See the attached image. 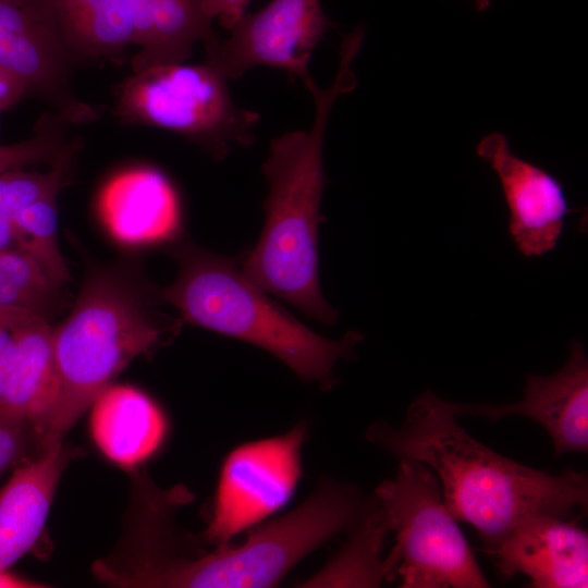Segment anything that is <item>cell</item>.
I'll return each mask as SVG.
<instances>
[{
    "label": "cell",
    "instance_id": "3",
    "mask_svg": "<svg viewBox=\"0 0 588 588\" xmlns=\"http://www.w3.org/2000/svg\"><path fill=\"white\" fill-rule=\"evenodd\" d=\"M150 284L125 267L94 268L66 319L52 329L58 394L46 443L63 441L97 396L173 329Z\"/></svg>",
    "mask_w": 588,
    "mask_h": 588
},
{
    "label": "cell",
    "instance_id": "17",
    "mask_svg": "<svg viewBox=\"0 0 588 588\" xmlns=\"http://www.w3.org/2000/svg\"><path fill=\"white\" fill-rule=\"evenodd\" d=\"M52 329L37 318L12 330L15 352L0 400V417L27 421L46 446L58 394Z\"/></svg>",
    "mask_w": 588,
    "mask_h": 588
},
{
    "label": "cell",
    "instance_id": "19",
    "mask_svg": "<svg viewBox=\"0 0 588 588\" xmlns=\"http://www.w3.org/2000/svg\"><path fill=\"white\" fill-rule=\"evenodd\" d=\"M72 54L119 58L136 45L126 0H49Z\"/></svg>",
    "mask_w": 588,
    "mask_h": 588
},
{
    "label": "cell",
    "instance_id": "11",
    "mask_svg": "<svg viewBox=\"0 0 588 588\" xmlns=\"http://www.w3.org/2000/svg\"><path fill=\"white\" fill-rule=\"evenodd\" d=\"M476 152L499 176L510 210V233L519 252L531 257L555 248L564 218L573 211L560 181L514 155L499 132L485 136Z\"/></svg>",
    "mask_w": 588,
    "mask_h": 588
},
{
    "label": "cell",
    "instance_id": "15",
    "mask_svg": "<svg viewBox=\"0 0 588 588\" xmlns=\"http://www.w3.org/2000/svg\"><path fill=\"white\" fill-rule=\"evenodd\" d=\"M63 441H52L22 463L0 491V568H10L39 539L68 463Z\"/></svg>",
    "mask_w": 588,
    "mask_h": 588
},
{
    "label": "cell",
    "instance_id": "10",
    "mask_svg": "<svg viewBox=\"0 0 588 588\" xmlns=\"http://www.w3.org/2000/svg\"><path fill=\"white\" fill-rule=\"evenodd\" d=\"M331 26L320 0H271L257 12H245L226 39L206 49V60L230 78L255 66L282 69L309 89L315 84L309 60Z\"/></svg>",
    "mask_w": 588,
    "mask_h": 588
},
{
    "label": "cell",
    "instance_id": "24",
    "mask_svg": "<svg viewBox=\"0 0 588 588\" xmlns=\"http://www.w3.org/2000/svg\"><path fill=\"white\" fill-rule=\"evenodd\" d=\"M68 125L58 113L44 114L32 138L0 146V173L32 164L56 162L71 144L65 139Z\"/></svg>",
    "mask_w": 588,
    "mask_h": 588
},
{
    "label": "cell",
    "instance_id": "32",
    "mask_svg": "<svg viewBox=\"0 0 588 588\" xmlns=\"http://www.w3.org/2000/svg\"><path fill=\"white\" fill-rule=\"evenodd\" d=\"M491 1L492 0H474V4L476 9L481 12V11L487 10L490 7Z\"/></svg>",
    "mask_w": 588,
    "mask_h": 588
},
{
    "label": "cell",
    "instance_id": "20",
    "mask_svg": "<svg viewBox=\"0 0 588 588\" xmlns=\"http://www.w3.org/2000/svg\"><path fill=\"white\" fill-rule=\"evenodd\" d=\"M358 523L346 548L304 586H380L384 579L380 552L389 528L377 501Z\"/></svg>",
    "mask_w": 588,
    "mask_h": 588
},
{
    "label": "cell",
    "instance_id": "8",
    "mask_svg": "<svg viewBox=\"0 0 588 588\" xmlns=\"http://www.w3.org/2000/svg\"><path fill=\"white\" fill-rule=\"evenodd\" d=\"M304 422L282 436L235 448L224 460L205 540L222 546L282 509L302 476Z\"/></svg>",
    "mask_w": 588,
    "mask_h": 588
},
{
    "label": "cell",
    "instance_id": "2",
    "mask_svg": "<svg viewBox=\"0 0 588 588\" xmlns=\"http://www.w3.org/2000/svg\"><path fill=\"white\" fill-rule=\"evenodd\" d=\"M362 45L359 34L345 35L333 83L326 89L317 84L309 89L316 107L313 126L271 140L262 166L269 183L265 226L240 266L244 275L266 293L328 324L336 321L338 313L322 296L318 279L320 204L327 182L322 147L332 106L339 96L356 86L351 63Z\"/></svg>",
    "mask_w": 588,
    "mask_h": 588
},
{
    "label": "cell",
    "instance_id": "23",
    "mask_svg": "<svg viewBox=\"0 0 588 588\" xmlns=\"http://www.w3.org/2000/svg\"><path fill=\"white\" fill-rule=\"evenodd\" d=\"M76 147V143H71L62 156L51 164L49 172L16 169L0 173V215L13 218L35 201L58 195L65 185V174Z\"/></svg>",
    "mask_w": 588,
    "mask_h": 588
},
{
    "label": "cell",
    "instance_id": "1",
    "mask_svg": "<svg viewBox=\"0 0 588 588\" xmlns=\"http://www.w3.org/2000/svg\"><path fill=\"white\" fill-rule=\"evenodd\" d=\"M366 436L394 456L431 468L453 517L474 526L486 548L527 515L564 518L575 509L587 510L585 474L554 476L493 452L457 424L449 401L431 391L411 403L401 428L378 422Z\"/></svg>",
    "mask_w": 588,
    "mask_h": 588
},
{
    "label": "cell",
    "instance_id": "9",
    "mask_svg": "<svg viewBox=\"0 0 588 588\" xmlns=\"http://www.w3.org/2000/svg\"><path fill=\"white\" fill-rule=\"evenodd\" d=\"M73 59L49 0H0V65L69 124L87 123L99 111L75 96Z\"/></svg>",
    "mask_w": 588,
    "mask_h": 588
},
{
    "label": "cell",
    "instance_id": "18",
    "mask_svg": "<svg viewBox=\"0 0 588 588\" xmlns=\"http://www.w3.org/2000/svg\"><path fill=\"white\" fill-rule=\"evenodd\" d=\"M140 50L131 60L133 73L161 64L183 63L195 42L205 49L219 41L198 0H126Z\"/></svg>",
    "mask_w": 588,
    "mask_h": 588
},
{
    "label": "cell",
    "instance_id": "14",
    "mask_svg": "<svg viewBox=\"0 0 588 588\" xmlns=\"http://www.w3.org/2000/svg\"><path fill=\"white\" fill-rule=\"evenodd\" d=\"M97 210L110 236L126 246L170 241L181 226L176 189L150 166L127 168L108 179L99 191Z\"/></svg>",
    "mask_w": 588,
    "mask_h": 588
},
{
    "label": "cell",
    "instance_id": "29",
    "mask_svg": "<svg viewBox=\"0 0 588 588\" xmlns=\"http://www.w3.org/2000/svg\"><path fill=\"white\" fill-rule=\"evenodd\" d=\"M15 352V340L11 330L0 327V400Z\"/></svg>",
    "mask_w": 588,
    "mask_h": 588
},
{
    "label": "cell",
    "instance_id": "22",
    "mask_svg": "<svg viewBox=\"0 0 588 588\" xmlns=\"http://www.w3.org/2000/svg\"><path fill=\"white\" fill-rule=\"evenodd\" d=\"M57 197L50 195L35 201L17 212L13 220L27 237L28 255L53 284L62 287L71 275L58 246Z\"/></svg>",
    "mask_w": 588,
    "mask_h": 588
},
{
    "label": "cell",
    "instance_id": "16",
    "mask_svg": "<svg viewBox=\"0 0 588 588\" xmlns=\"http://www.w3.org/2000/svg\"><path fill=\"white\" fill-rule=\"evenodd\" d=\"M90 432L101 453L133 469L162 445L168 421L159 405L142 390L110 384L90 406Z\"/></svg>",
    "mask_w": 588,
    "mask_h": 588
},
{
    "label": "cell",
    "instance_id": "27",
    "mask_svg": "<svg viewBox=\"0 0 588 588\" xmlns=\"http://www.w3.org/2000/svg\"><path fill=\"white\" fill-rule=\"evenodd\" d=\"M0 253L28 254L25 233L11 217L0 215Z\"/></svg>",
    "mask_w": 588,
    "mask_h": 588
},
{
    "label": "cell",
    "instance_id": "21",
    "mask_svg": "<svg viewBox=\"0 0 588 588\" xmlns=\"http://www.w3.org/2000/svg\"><path fill=\"white\" fill-rule=\"evenodd\" d=\"M60 290L28 254L0 253V305L49 319L61 304Z\"/></svg>",
    "mask_w": 588,
    "mask_h": 588
},
{
    "label": "cell",
    "instance_id": "7",
    "mask_svg": "<svg viewBox=\"0 0 588 588\" xmlns=\"http://www.w3.org/2000/svg\"><path fill=\"white\" fill-rule=\"evenodd\" d=\"M226 78L208 60L150 66L118 86L114 112L124 123L172 131L223 159L231 144H253L260 120L234 103Z\"/></svg>",
    "mask_w": 588,
    "mask_h": 588
},
{
    "label": "cell",
    "instance_id": "26",
    "mask_svg": "<svg viewBox=\"0 0 588 588\" xmlns=\"http://www.w3.org/2000/svg\"><path fill=\"white\" fill-rule=\"evenodd\" d=\"M204 14L212 20L219 19L222 27L230 30L246 12L249 0H198Z\"/></svg>",
    "mask_w": 588,
    "mask_h": 588
},
{
    "label": "cell",
    "instance_id": "12",
    "mask_svg": "<svg viewBox=\"0 0 588 588\" xmlns=\"http://www.w3.org/2000/svg\"><path fill=\"white\" fill-rule=\"evenodd\" d=\"M565 365L551 376L528 375L524 397L506 405L449 402L454 415L497 420L520 415L536 420L552 439L555 456L588 451V360L578 341L571 343Z\"/></svg>",
    "mask_w": 588,
    "mask_h": 588
},
{
    "label": "cell",
    "instance_id": "30",
    "mask_svg": "<svg viewBox=\"0 0 588 588\" xmlns=\"http://www.w3.org/2000/svg\"><path fill=\"white\" fill-rule=\"evenodd\" d=\"M37 318L44 317L27 309L0 305V327L11 331Z\"/></svg>",
    "mask_w": 588,
    "mask_h": 588
},
{
    "label": "cell",
    "instance_id": "6",
    "mask_svg": "<svg viewBox=\"0 0 588 588\" xmlns=\"http://www.w3.org/2000/svg\"><path fill=\"white\" fill-rule=\"evenodd\" d=\"M376 501L396 534L382 562L385 580L400 577L403 588L489 587L431 468L401 460L395 477L376 489Z\"/></svg>",
    "mask_w": 588,
    "mask_h": 588
},
{
    "label": "cell",
    "instance_id": "4",
    "mask_svg": "<svg viewBox=\"0 0 588 588\" xmlns=\"http://www.w3.org/2000/svg\"><path fill=\"white\" fill-rule=\"evenodd\" d=\"M172 256L179 272L161 290L164 302L193 324L266 350L305 381L331 388L336 362L353 357L363 340L354 330L339 341L315 333L245 277L234 259L189 241L177 244Z\"/></svg>",
    "mask_w": 588,
    "mask_h": 588
},
{
    "label": "cell",
    "instance_id": "5",
    "mask_svg": "<svg viewBox=\"0 0 588 588\" xmlns=\"http://www.w3.org/2000/svg\"><path fill=\"white\" fill-rule=\"evenodd\" d=\"M355 489L323 480L298 507L260 526L238 546L200 556L162 551L146 565L142 585L161 588H262L278 585L302 559L358 520Z\"/></svg>",
    "mask_w": 588,
    "mask_h": 588
},
{
    "label": "cell",
    "instance_id": "13",
    "mask_svg": "<svg viewBox=\"0 0 588 588\" xmlns=\"http://www.w3.org/2000/svg\"><path fill=\"white\" fill-rule=\"evenodd\" d=\"M483 551L495 560L505 579L524 574L536 588L588 586L587 532L562 517L527 515Z\"/></svg>",
    "mask_w": 588,
    "mask_h": 588
},
{
    "label": "cell",
    "instance_id": "31",
    "mask_svg": "<svg viewBox=\"0 0 588 588\" xmlns=\"http://www.w3.org/2000/svg\"><path fill=\"white\" fill-rule=\"evenodd\" d=\"M47 587L38 581L27 579L9 571L0 568V588H40Z\"/></svg>",
    "mask_w": 588,
    "mask_h": 588
},
{
    "label": "cell",
    "instance_id": "28",
    "mask_svg": "<svg viewBox=\"0 0 588 588\" xmlns=\"http://www.w3.org/2000/svg\"><path fill=\"white\" fill-rule=\"evenodd\" d=\"M27 96L25 86L0 65V111L11 108Z\"/></svg>",
    "mask_w": 588,
    "mask_h": 588
},
{
    "label": "cell",
    "instance_id": "25",
    "mask_svg": "<svg viewBox=\"0 0 588 588\" xmlns=\"http://www.w3.org/2000/svg\"><path fill=\"white\" fill-rule=\"evenodd\" d=\"M46 448L27 421L0 417V476L37 456Z\"/></svg>",
    "mask_w": 588,
    "mask_h": 588
}]
</instances>
